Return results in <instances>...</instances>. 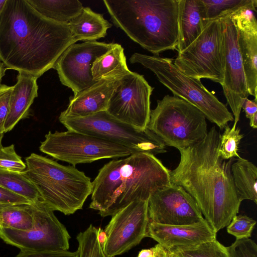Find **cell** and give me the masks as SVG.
I'll return each mask as SVG.
<instances>
[{
  "label": "cell",
  "mask_w": 257,
  "mask_h": 257,
  "mask_svg": "<svg viewBox=\"0 0 257 257\" xmlns=\"http://www.w3.org/2000/svg\"><path fill=\"white\" fill-rule=\"evenodd\" d=\"M76 42L68 23L43 16L26 0H6L0 18V60L6 69L38 78Z\"/></svg>",
  "instance_id": "6da1fadb"
},
{
  "label": "cell",
  "mask_w": 257,
  "mask_h": 257,
  "mask_svg": "<svg viewBox=\"0 0 257 257\" xmlns=\"http://www.w3.org/2000/svg\"><path fill=\"white\" fill-rule=\"evenodd\" d=\"M220 133L212 126L200 142L178 149L180 160L170 170V181L182 187L195 200L204 219L217 233L238 213L241 201L231 173L234 158L218 154Z\"/></svg>",
  "instance_id": "7a4b0ae2"
},
{
  "label": "cell",
  "mask_w": 257,
  "mask_h": 257,
  "mask_svg": "<svg viewBox=\"0 0 257 257\" xmlns=\"http://www.w3.org/2000/svg\"><path fill=\"white\" fill-rule=\"evenodd\" d=\"M170 172L155 155L147 153L112 160L92 182L89 207L105 217L133 201L149 200L155 192L171 184Z\"/></svg>",
  "instance_id": "3957f363"
},
{
  "label": "cell",
  "mask_w": 257,
  "mask_h": 257,
  "mask_svg": "<svg viewBox=\"0 0 257 257\" xmlns=\"http://www.w3.org/2000/svg\"><path fill=\"white\" fill-rule=\"evenodd\" d=\"M113 24L156 56L177 50L178 0H104Z\"/></svg>",
  "instance_id": "277c9868"
},
{
  "label": "cell",
  "mask_w": 257,
  "mask_h": 257,
  "mask_svg": "<svg viewBox=\"0 0 257 257\" xmlns=\"http://www.w3.org/2000/svg\"><path fill=\"white\" fill-rule=\"evenodd\" d=\"M25 160L24 174L50 208L65 215L82 208L92 187L91 179L83 172L35 153Z\"/></svg>",
  "instance_id": "5b68a950"
},
{
  "label": "cell",
  "mask_w": 257,
  "mask_h": 257,
  "mask_svg": "<svg viewBox=\"0 0 257 257\" xmlns=\"http://www.w3.org/2000/svg\"><path fill=\"white\" fill-rule=\"evenodd\" d=\"M131 63H138L150 70L174 96L182 98L199 109L210 121L222 130L233 116L226 105L209 91L200 80L185 75L174 64V59L135 53Z\"/></svg>",
  "instance_id": "8992f818"
},
{
  "label": "cell",
  "mask_w": 257,
  "mask_h": 257,
  "mask_svg": "<svg viewBox=\"0 0 257 257\" xmlns=\"http://www.w3.org/2000/svg\"><path fill=\"white\" fill-rule=\"evenodd\" d=\"M206 118L196 107L174 95L157 100L151 110L147 128L166 146L185 149L203 139L208 130Z\"/></svg>",
  "instance_id": "52a82bcc"
},
{
  "label": "cell",
  "mask_w": 257,
  "mask_h": 257,
  "mask_svg": "<svg viewBox=\"0 0 257 257\" xmlns=\"http://www.w3.org/2000/svg\"><path fill=\"white\" fill-rule=\"evenodd\" d=\"M59 120L67 130L91 135L136 152L155 155L167 152L163 142L149 129L140 130L112 117L106 111L83 117L59 116Z\"/></svg>",
  "instance_id": "ba28073f"
},
{
  "label": "cell",
  "mask_w": 257,
  "mask_h": 257,
  "mask_svg": "<svg viewBox=\"0 0 257 257\" xmlns=\"http://www.w3.org/2000/svg\"><path fill=\"white\" fill-rule=\"evenodd\" d=\"M40 150L73 166L108 158L127 157L138 153L125 146L75 131H49Z\"/></svg>",
  "instance_id": "9c48e42d"
},
{
  "label": "cell",
  "mask_w": 257,
  "mask_h": 257,
  "mask_svg": "<svg viewBox=\"0 0 257 257\" xmlns=\"http://www.w3.org/2000/svg\"><path fill=\"white\" fill-rule=\"evenodd\" d=\"M174 64L185 75L223 81V40L220 18L209 21L198 37L178 52Z\"/></svg>",
  "instance_id": "30bf717a"
},
{
  "label": "cell",
  "mask_w": 257,
  "mask_h": 257,
  "mask_svg": "<svg viewBox=\"0 0 257 257\" xmlns=\"http://www.w3.org/2000/svg\"><path fill=\"white\" fill-rule=\"evenodd\" d=\"M34 222L26 230L0 228V238L21 251L32 252L68 250L70 236L65 227L41 199L31 203Z\"/></svg>",
  "instance_id": "8fae6325"
},
{
  "label": "cell",
  "mask_w": 257,
  "mask_h": 257,
  "mask_svg": "<svg viewBox=\"0 0 257 257\" xmlns=\"http://www.w3.org/2000/svg\"><path fill=\"white\" fill-rule=\"evenodd\" d=\"M153 89L143 75L130 71L117 79L106 111L121 121L145 130L150 120Z\"/></svg>",
  "instance_id": "7c38bea8"
},
{
  "label": "cell",
  "mask_w": 257,
  "mask_h": 257,
  "mask_svg": "<svg viewBox=\"0 0 257 257\" xmlns=\"http://www.w3.org/2000/svg\"><path fill=\"white\" fill-rule=\"evenodd\" d=\"M148 201H133L111 216L104 230L106 240L102 249L106 257L122 254L147 237Z\"/></svg>",
  "instance_id": "4fadbf2b"
},
{
  "label": "cell",
  "mask_w": 257,
  "mask_h": 257,
  "mask_svg": "<svg viewBox=\"0 0 257 257\" xmlns=\"http://www.w3.org/2000/svg\"><path fill=\"white\" fill-rule=\"evenodd\" d=\"M223 40V81L221 84L232 111L235 129L242 105L249 95L239 50L237 30L231 15L220 18Z\"/></svg>",
  "instance_id": "5bb4252c"
},
{
  "label": "cell",
  "mask_w": 257,
  "mask_h": 257,
  "mask_svg": "<svg viewBox=\"0 0 257 257\" xmlns=\"http://www.w3.org/2000/svg\"><path fill=\"white\" fill-rule=\"evenodd\" d=\"M112 44L88 41L74 43L68 47L53 67L57 71L61 83L71 89L74 94L95 83L91 71L93 63L105 53Z\"/></svg>",
  "instance_id": "9a60e30c"
},
{
  "label": "cell",
  "mask_w": 257,
  "mask_h": 257,
  "mask_svg": "<svg viewBox=\"0 0 257 257\" xmlns=\"http://www.w3.org/2000/svg\"><path fill=\"white\" fill-rule=\"evenodd\" d=\"M148 215L150 221L166 225L190 224L204 219L193 198L172 183L150 196Z\"/></svg>",
  "instance_id": "2e32d148"
},
{
  "label": "cell",
  "mask_w": 257,
  "mask_h": 257,
  "mask_svg": "<svg viewBox=\"0 0 257 257\" xmlns=\"http://www.w3.org/2000/svg\"><path fill=\"white\" fill-rule=\"evenodd\" d=\"M237 30L241 55L248 94L257 100V21L253 11L242 9L231 14Z\"/></svg>",
  "instance_id": "e0dca14e"
},
{
  "label": "cell",
  "mask_w": 257,
  "mask_h": 257,
  "mask_svg": "<svg viewBox=\"0 0 257 257\" xmlns=\"http://www.w3.org/2000/svg\"><path fill=\"white\" fill-rule=\"evenodd\" d=\"M217 233L208 222L203 220L190 224L166 225L150 221L147 237L166 249L190 246L216 239Z\"/></svg>",
  "instance_id": "ac0fdd59"
},
{
  "label": "cell",
  "mask_w": 257,
  "mask_h": 257,
  "mask_svg": "<svg viewBox=\"0 0 257 257\" xmlns=\"http://www.w3.org/2000/svg\"><path fill=\"white\" fill-rule=\"evenodd\" d=\"M117 79L97 81L89 87L74 94L69 98L67 108L60 116L83 117L106 111Z\"/></svg>",
  "instance_id": "d6986e66"
},
{
  "label": "cell",
  "mask_w": 257,
  "mask_h": 257,
  "mask_svg": "<svg viewBox=\"0 0 257 257\" xmlns=\"http://www.w3.org/2000/svg\"><path fill=\"white\" fill-rule=\"evenodd\" d=\"M37 78L19 73L13 86L4 133L11 131L21 119L28 116L31 105L38 96Z\"/></svg>",
  "instance_id": "ffe728a7"
},
{
  "label": "cell",
  "mask_w": 257,
  "mask_h": 257,
  "mask_svg": "<svg viewBox=\"0 0 257 257\" xmlns=\"http://www.w3.org/2000/svg\"><path fill=\"white\" fill-rule=\"evenodd\" d=\"M208 22L201 0H178V52L189 46L201 34Z\"/></svg>",
  "instance_id": "44dd1931"
},
{
  "label": "cell",
  "mask_w": 257,
  "mask_h": 257,
  "mask_svg": "<svg viewBox=\"0 0 257 257\" xmlns=\"http://www.w3.org/2000/svg\"><path fill=\"white\" fill-rule=\"evenodd\" d=\"M76 41H96L104 38L111 24L103 16L84 7L81 12L68 23Z\"/></svg>",
  "instance_id": "7402d4cb"
},
{
  "label": "cell",
  "mask_w": 257,
  "mask_h": 257,
  "mask_svg": "<svg viewBox=\"0 0 257 257\" xmlns=\"http://www.w3.org/2000/svg\"><path fill=\"white\" fill-rule=\"evenodd\" d=\"M93 80L117 79L128 73L124 49L117 43H112L110 48L93 62L92 69Z\"/></svg>",
  "instance_id": "603a6c76"
},
{
  "label": "cell",
  "mask_w": 257,
  "mask_h": 257,
  "mask_svg": "<svg viewBox=\"0 0 257 257\" xmlns=\"http://www.w3.org/2000/svg\"><path fill=\"white\" fill-rule=\"evenodd\" d=\"M233 182L238 197L257 203V168L248 160L240 156L234 159L231 165Z\"/></svg>",
  "instance_id": "cb8c5ba5"
},
{
  "label": "cell",
  "mask_w": 257,
  "mask_h": 257,
  "mask_svg": "<svg viewBox=\"0 0 257 257\" xmlns=\"http://www.w3.org/2000/svg\"><path fill=\"white\" fill-rule=\"evenodd\" d=\"M43 16L62 23H68L83 9L78 0H26Z\"/></svg>",
  "instance_id": "d4e9b609"
},
{
  "label": "cell",
  "mask_w": 257,
  "mask_h": 257,
  "mask_svg": "<svg viewBox=\"0 0 257 257\" xmlns=\"http://www.w3.org/2000/svg\"><path fill=\"white\" fill-rule=\"evenodd\" d=\"M33 222L31 203L0 204V228L26 230Z\"/></svg>",
  "instance_id": "484cf974"
},
{
  "label": "cell",
  "mask_w": 257,
  "mask_h": 257,
  "mask_svg": "<svg viewBox=\"0 0 257 257\" xmlns=\"http://www.w3.org/2000/svg\"><path fill=\"white\" fill-rule=\"evenodd\" d=\"M0 186L26 198L32 203L40 199L37 189L23 172L0 168Z\"/></svg>",
  "instance_id": "4316f807"
},
{
  "label": "cell",
  "mask_w": 257,
  "mask_h": 257,
  "mask_svg": "<svg viewBox=\"0 0 257 257\" xmlns=\"http://www.w3.org/2000/svg\"><path fill=\"white\" fill-rule=\"evenodd\" d=\"M207 22L234 14L242 9L256 12V0H201Z\"/></svg>",
  "instance_id": "83f0119b"
},
{
  "label": "cell",
  "mask_w": 257,
  "mask_h": 257,
  "mask_svg": "<svg viewBox=\"0 0 257 257\" xmlns=\"http://www.w3.org/2000/svg\"><path fill=\"white\" fill-rule=\"evenodd\" d=\"M167 249L178 257H229L226 247L216 239L196 245L173 247Z\"/></svg>",
  "instance_id": "f1b7e54d"
},
{
  "label": "cell",
  "mask_w": 257,
  "mask_h": 257,
  "mask_svg": "<svg viewBox=\"0 0 257 257\" xmlns=\"http://www.w3.org/2000/svg\"><path fill=\"white\" fill-rule=\"evenodd\" d=\"M97 236L98 228L91 224L77 235L79 257H106Z\"/></svg>",
  "instance_id": "f546056e"
},
{
  "label": "cell",
  "mask_w": 257,
  "mask_h": 257,
  "mask_svg": "<svg viewBox=\"0 0 257 257\" xmlns=\"http://www.w3.org/2000/svg\"><path fill=\"white\" fill-rule=\"evenodd\" d=\"M220 135L218 155L223 160H228L234 157L239 158L238 146L243 135L240 134L238 127L230 128L228 124L224 127Z\"/></svg>",
  "instance_id": "4dcf8cb0"
},
{
  "label": "cell",
  "mask_w": 257,
  "mask_h": 257,
  "mask_svg": "<svg viewBox=\"0 0 257 257\" xmlns=\"http://www.w3.org/2000/svg\"><path fill=\"white\" fill-rule=\"evenodd\" d=\"M256 221L246 215H235L227 226V232L236 239L247 238L251 236Z\"/></svg>",
  "instance_id": "1f68e13d"
},
{
  "label": "cell",
  "mask_w": 257,
  "mask_h": 257,
  "mask_svg": "<svg viewBox=\"0 0 257 257\" xmlns=\"http://www.w3.org/2000/svg\"><path fill=\"white\" fill-rule=\"evenodd\" d=\"M26 168V164L16 153L13 144L7 147L0 146V168L21 172Z\"/></svg>",
  "instance_id": "d6a6232c"
},
{
  "label": "cell",
  "mask_w": 257,
  "mask_h": 257,
  "mask_svg": "<svg viewBox=\"0 0 257 257\" xmlns=\"http://www.w3.org/2000/svg\"><path fill=\"white\" fill-rule=\"evenodd\" d=\"M226 247L229 257H257V245L249 238L236 239Z\"/></svg>",
  "instance_id": "836d02e7"
},
{
  "label": "cell",
  "mask_w": 257,
  "mask_h": 257,
  "mask_svg": "<svg viewBox=\"0 0 257 257\" xmlns=\"http://www.w3.org/2000/svg\"><path fill=\"white\" fill-rule=\"evenodd\" d=\"M13 86L0 85V135L4 133V125L8 115Z\"/></svg>",
  "instance_id": "e575fe53"
},
{
  "label": "cell",
  "mask_w": 257,
  "mask_h": 257,
  "mask_svg": "<svg viewBox=\"0 0 257 257\" xmlns=\"http://www.w3.org/2000/svg\"><path fill=\"white\" fill-rule=\"evenodd\" d=\"M15 257H79L78 251L32 252L20 251Z\"/></svg>",
  "instance_id": "d590c367"
},
{
  "label": "cell",
  "mask_w": 257,
  "mask_h": 257,
  "mask_svg": "<svg viewBox=\"0 0 257 257\" xmlns=\"http://www.w3.org/2000/svg\"><path fill=\"white\" fill-rule=\"evenodd\" d=\"M31 203L26 198L0 186V204H29Z\"/></svg>",
  "instance_id": "8d00e7d4"
},
{
  "label": "cell",
  "mask_w": 257,
  "mask_h": 257,
  "mask_svg": "<svg viewBox=\"0 0 257 257\" xmlns=\"http://www.w3.org/2000/svg\"><path fill=\"white\" fill-rule=\"evenodd\" d=\"M255 100H250L248 98L244 100L242 108L245 112L246 117L249 119L257 113V104Z\"/></svg>",
  "instance_id": "74e56055"
},
{
  "label": "cell",
  "mask_w": 257,
  "mask_h": 257,
  "mask_svg": "<svg viewBox=\"0 0 257 257\" xmlns=\"http://www.w3.org/2000/svg\"><path fill=\"white\" fill-rule=\"evenodd\" d=\"M155 257H167V250L159 244L153 247Z\"/></svg>",
  "instance_id": "f35d334b"
},
{
  "label": "cell",
  "mask_w": 257,
  "mask_h": 257,
  "mask_svg": "<svg viewBox=\"0 0 257 257\" xmlns=\"http://www.w3.org/2000/svg\"><path fill=\"white\" fill-rule=\"evenodd\" d=\"M137 257H155V251L153 247L142 249L140 251Z\"/></svg>",
  "instance_id": "ab89813d"
},
{
  "label": "cell",
  "mask_w": 257,
  "mask_h": 257,
  "mask_svg": "<svg viewBox=\"0 0 257 257\" xmlns=\"http://www.w3.org/2000/svg\"><path fill=\"white\" fill-rule=\"evenodd\" d=\"M97 237L100 245L103 247L106 240V234L104 230L101 228H98Z\"/></svg>",
  "instance_id": "60d3db41"
},
{
  "label": "cell",
  "mask_w": 257,
  "mask_h": 257,
  "mask_svg": "<svg viewBox=\"0 0 257 257\" xmlns=\"http://www.w3.org/2000/svg\"><path fill=\"white\" fill-rule=\"evenodd\" d=\"M249 125L253 128L257 127V113L255 114L253 117L249 119Z\"/></svg>",
  "instance_id": "b9f144b4"
},
{
  "label": "cell",
  "mask_w": 257,
  "mask_h": 257,
  "mask_svg": "<svg viewBox=\"0 0 257 257\" xmlns=\"http://www.w3.org/2000/svg\"><path fill=\"white\" fill-rule=\"evenodd\" d=\"M6 69L4 64L0 60V85H1L2 78L5 75Z\"/></svg>",
  "instance_id": "7bdbcfd3"
},
{
  "label": "cell",
  "mask_w": 257,
  "mask_h": 257,
  "mask_svg": "<svg viewBox=\"0 0 257 257\" xmlns=\"http://www.w3.org/2000/svg\"><path fill=\"white\" fill-rule=\"evenodd\" d=\"M6 2V0H3V1L0 0V18H1V14H2V11L3 10L4 7L5 5Z\"/></svg>",
  "instance_id": "ee69618b"
},
{
  "label": "cell",
  "mask_w": 257,
  "mask_h": 257,
  "mask_svg": "<svg viewBox=\"0 0 257 257\" xmlns=\"http://www.w3.org/2000/svg\"><path fill=\"white\" fill-rule=\"evenodd\" d=\"M167 257H178L172 252L167 250Z\"/></svg>",
  "instance_id": "f6af8a7d"
},
{
  "label": "cell",
  "mask_w": 257,
  "mask_h": 257,
  "mask_svg": "<svg viewBox=\"0 0 257 257\" xmlns=\"http://www.w3.org/2000/svg\"><path fill=\"white\" fill-rule=\"evenodd\" d=\"M3 136H4V134H1L0 135V146H2V139L3 138Z\"/></svg>",
  "instance_id": "bcb514c9"
}]
</instances>
